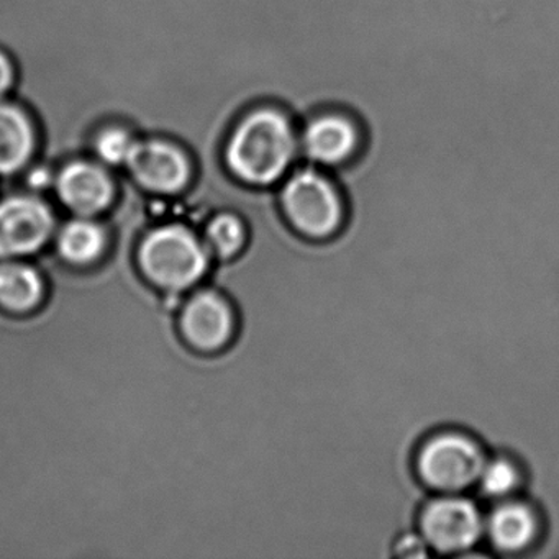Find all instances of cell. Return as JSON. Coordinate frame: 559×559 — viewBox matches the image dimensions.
Here are the masks:
<instances>
[{"instance_id":"1","label":"cell","mask_w":559,"mask_h":559,"mask_svg":"<svg viewBox=\"0 0 559 559\" xmlns=\"http://www.w3.org/2000/svg\"><path fill=\"white\" fill-rule=\"evenodd\" d=\"M299 159V122L286 107L271 100L243 110L222 146L230 178L261 191L280 186Z\"/></svg>"},{"instance_id":"2","label":"cell","mask_w":559,"mask_h":559,"mask_svg":"<svg viewBox=\"0 0 559 559\" xmlns=\"http://www.w3.org/2000/svg\"><path fill=\"white\" fill-rule=\"evenodd\" d=\"M280 186L281 211L297 231L325 238L338 230L345 217V199L335 176L306 163L296 166Z\"/></svg>"},{"instance_id":"3","label":"cell","mask_w":559,"mask_h":559,"mask_svg":"<svg viewBox=\"0 0 559 559\" xmlns=\"http://www.w3.org/2000/svg\"><path fill=\"white\" fill-rule=\"evenodd\" d=\"M365 143V127L342 107H322L299 123L300 158L326 171L352 165Z\"/></svg>"},{"instance_id":"4","label":"cell","mask_w":559,"mask_h":559,"mask_svg":"<svg viewBox=\"0 0 559 559\" xmlns=\"http://www.w3.org/2000/svg\"><path fill=\"white\" fill-rule=\"evenodd\" d=\"M140 260L146 276L168 289L191 286L207 267L201 243L182 227H163L148 235Z\"/></svg>"},{"instance_id":"5","label":"cell","mask_w":559,"mask_h":559,"mask_svg":"<svg viewBox=\"0 0 559 559\" xmlns=\"http://www.w3.org/2000/svg\"><path fill=\"white\" fill-rule=\"evenodd\" d=\"M126 168L140 188L155 194H178L194 175L188 150L165 136H139Z\"/></svg>"},{"instance_id":"6","label":"cell","mask_w":559,"mask_h":559,"mask_svg":"<svg viewBox=\"0 0 559 559\" xmlns=\"http://www.w3.org/2000/svg\"><path fill=\"white\" fill-rule=\"evenodd\" d=\"M484 464L483 451L474 441L448 433L433 438L421 448L418 473L433 489L456 492L477 483Z\"/></svg>"},{"instance_id":"7","label":"cell","mask_w":559,"mask_h":559,"mask_svg":"<svg viewBox=\"0 0 559 559\" xmlns=\"http://www.w3.org/2000/svg\"><path fill=\"white\" fill-rule=\"evenodd\" d=\"M421 533L431 548L456 552L473 548L483 535L479 509L463 497H441L421 513Z\"/></svg>"},{"instance_id":"8","label":"cell","mask_w":559,"mask_h":559,"mask_svg":"<svg viewBox=\"0 0 559 559\" xmlns=\"http://www.w3.org/2000/svg\"><path fill=\"white\" fill-rule=\"evenodd\" d=\"M51 230L53 214L40 199L14 195L0 202V258L34 253Z\"/></svg>"},{"instance_id":"9","label":"cell","mask_w":559,"mask_h":559,"mask_svg":"<svg viewBox=\"0 0 559 559\" xmlns=\"http://www.w3.org/2000/svg\"><path fill=\"white\" fill-rule=\"evenodd\" d=\"M55 186L63 205L84 217L106 211L116 195V185L104 165L83 158L60 166Z\"/></svg>"},{"instance_id":"10","label":"cell","mask_w":559,"mask_h":559,"mask_svg":"<svg viewBox=\"0 0 559 559\" xmlns=\"http://www.w3.org/2000/svg\"><path fill=\"white\" fill-rule=\"evenodd\" d=\"M40 153L34 117L17 103L0 100V176H14Z\"/></svg>"},{"instance_id":"11","label":"cell","mask_w":559,"mask_h":559,"mask_svg":"<svg viewBox=\"0 0 559 559\" xmlns=\"http://www.w3.org/2000/svg\"><path fill=\"white\" fill-rule=\"evenodd\" d=\"M182 330L192 345L217 349L230 338L234 317L227 304L215 294H201L186 307Z\"/></svg>"},{"instance_id":"12","label":"cell","mask_w":559,"mask_h":559,"mask_svg":"<svg viewBox=\"0 0 559 559\" xmlns=\"http://www.w3.org/2000/svg\"><path fill=\"white\" fill-rule=\"evenodd\" d=\"M490 542L503 551L525 548L536 533L532 510L522 503H506L493 510L487 522Z\"/></svg>"},{"instance_id":"13","label":"cell","mask_w":559,"mask_h":559,"mask_svg":"<svg viewBox=\"0 0 559 559\" xmlns=\"http://www.w3.org/2000/svg\"><path fill=\"white\" fill-rule=\"evenodd\" d=\"M41 283L32 267L21 264L0 266V304L12 310H27L40 299Z\"/></svg>"},{"instance_id":"14","label":"cell","mask_w":559,"mask_h":559,"mask_svg":"<svg viewBox=\"0 0 559 559\" xmlns=\"http://www.w3.org/2000/svg\"><path fill=\"white\" fill-rule=\"evenodd\" d=\"M139 136L123 123H106L97 130L91 142V153H94L100 165L109 168H122L129 163L130 155L135 148Z\"/></svg>"},{"instance_id":"15","label":"cell","mask_w":559,"mask_h":559,"mask_svg":"<svg viewBox=\"0 0 559 559\" xmlns=\"http://www.w3.org/2000/svg\"><path fill=\"white\" fill-rule=\"evenodd\" d=\"M60 251L73 263H90L104 248V231L90 221H73L61 230Z\"/></svg>"},{"instance_id":"16","label":"cell","mask_w":559,"mask_h":559,"mask_svg":"<svg viewBox=\"0 0 559 559\" xmlns=\"http://www.w3.org/2000/svg\"><path fill=\"white\" fill-rule=\"evenodd\" d=\"M207 237L212 248L221 257H231L240 250L245 241V225L237 215L221 214L212 218L207 227Z\"/></svg>"},{"instance_id":"17","label":"cell","mask_w":559,"mask_h":559,"mask_svg":"<svg viewBox=\"0 0 559 559\" xmlns=\"http://www.w3.org/2000/svg\"><path fill=\"white\" fill-rule=\"evenodd\" d=\"M477 483L487 497H503L515 489L519 484V474L509 461H490L484 464Z\"/></svg>"},{"instance_id":"18","label":"cell","mask_w":559,"mask_h":559,"mask_svg":"<svg viewBox=\"0 0 559 559\" xmlns=\"http://www.w3.org/2000/svg\"><path fill=\"white\" fill-rule=\"evenodd\" d=\"M15 83H17V70H15L14 60L0 50V100H4L9 94L14 93Z\"/></svg>"},{"instance_id":"19","label":"cell","mask_w":559,"mask_h":559,"mask_svg":"<svg viewBox=\"0 0 559 559\" xmlns=\"http://www.w3.org/2000/svg\"><path fill=\"white\" fill-rule=\"evenodd\" d=\"M425 546L421 545L420 539L415 536H405L401 543H399L397 549L402 556H420L424 555Z\"/></svg>"}]
</instances>
